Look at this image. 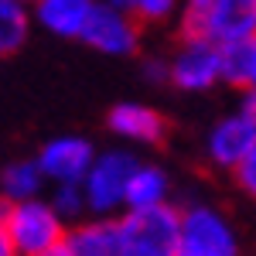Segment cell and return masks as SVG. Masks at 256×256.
Masks as SVG:
<instances>
[{"label": "cell", "mask_w": 256, "mask_h": 256, "mask_svg": "<svg viewBox=\"0 0 256 256\" xmlns=\"http://www.w3.org/2000/svg\"><path fill=\"white\" fill-rule=\"evenodd\" d=\"M0 222L14 242V253L20 256H58V246L68 232L58 208L52 202H41L38 195L7 202Z\"/></svg>", "instance_id": "1"}, {"label": "cell", "mask_w": 256, "mask_h": 256, "mask_svg": "<svg viewBox=\"0 0 256 256\" xmlns=\"http://www.w3.org/2000/svg\"><path fill=\"white\" fill-rule=\"evenodd\" d=\"M144 76L150 82H171V65L164 58H147L144 62Z\"/></svg>", "instance_id": "19"}, {"label": "cell", "mask_w": 256, "mask_h": 256, "mask_svg": "<svg viewBox=\"0 0 256 256\" xmlns=\"http://www.w3.org/2000/svg\"><path fill=\"white\" fill-rule=\"evenodd\" d=\"M0 256H14V242H10V236H7L4 222H0Z\"/></svg>", "instance_id": "22"}, {"label": "cell", "mask_w": 256, "mask_h": 256, "mask_svg": "<svg viewBox=\"0 0 256 256\" xmlns=\"http://www.w3.org/2000/svg\"><path fill=\"white\" fill-rule=\"evenodd\" d=\"M31 4L28 0H0V58L14 55L31 34Z\"/></svg>", "instance_id": "15"}, {"label": "cell", "mask_w": 256, "mask_h": 256, "mask_svg": "<svg viewBox=\"0 0 256 256\" xmlns=\"http://www.w3.org/2000/svg\"><path fill=\"white\" fill-rule=\"evenodd\" d=\"M58 256H120V226L113 216L72 226L58 246Z\"/></svg>", "instance_id": "11"}, {"label": "cell", "mask_w": 256, "mask_h": 256, "mask_svg": "<svg viewBox=\"0 0 256 256\" xmlns=\"http://www.w3.org/2000/svg\"><path fill=\"white\" fill-rule=\"evenodd\" d=\"M52 205L58 208V216L65 218V222H79L82 216H89V205H86V192H82V181L55 184Z\"/></svg>", "instance_id": "16"}, {"label": "cell", "mask_w": 256, "mask_h": 256, "mask_svg": "<svg viewBox=\"0 0 256 256\" xmlns=\"http://www.w3.org/2000/svg\"><path fill=\"white\" fill-rule=\"evenodd\" d=\"M232 181H236V188L242 195H250L256 202V144L250 147V154L239 160V168L232 171Z\"/></svg>", "instance_id": "18"}, {"label": "cell", "mask_w": 256, "mask_h": 256, "mask_svg": "<svg viewBox=\"0 0 256 256\" xmlns=\"http://www.w3.org/2000/svg\"><path fill=\"white\" fill-rule=\"evenodd\" d=\"M38 160L44 168V174H48V181L68 184V181H82L89 174V168L96 160V150H92V144L86 137H55L41 147Z\"/></svg>", "instance_id": "9"}, {"label": "cell", "mask_w": 256, "mask_h": 256, "mask_svg": "<svg viewBox=\"0 0 256 256\" xmlns=\"http://www.w3.org/2000/svg\"><path fill=\"white\" fill-rule=\"evenodd\" d=\"M256 144V123L250 120L246 110H239L232 116H222L208 130V137H205V154L208 160L216 164L218 171H236L239 160L250 154V147Z\"/></svg>", "instance_id": "8"}, {"label": "cell", "mask_w": 256, "mask_h": 256, "mask_svg": "<svg viewBox=\"0 0 256 256\" xmlns=\"http://www.w3.org/2000/svg\"><path fill=\"white\" fill-rule=\"evenodd\" d=\"M181 4L184 0H134L130 10H134V18L140 24H164V20H171L178 14Z\"/></svg>", "instance_id": "17"}, {"label": "cell", "mask_w": 256, "mask_h": 256, "mask_svg": "<svg viewBox=\"0 0 256 256\" xmlns=\"http://www.w3.org/2000/svg\"><path fill=\"white\" fill-rule=\"evenodd\" d=\"M239 239L229 218L212 205L181 208V250L178 256H236Z\"/></svg>", "instance_id": "4"}, {"label": "cell", "mask_w": 256, "mask_h": 256, "mask_svg": "<svg viewBox=\"0 0 256 256\" xmlns=\"http://www.w3.org/2000/svg\"><path fill=\"white\" fill-rule=\"evenodd\" d=\"M79 41H86L102 55H134L140 44V20L134 18V10L113 0H99Z\"/></svg>", "instance_id": "6"}, {"label": "cell", "mask_w": 256, "mask_h": 256, "mask_svg": "<svg viewBox=\"0 0 256 256\" xmlns=\"http://www.w3.org/2000/svg\"><path fill=\"white\" fill-rule=\"evenodd\" d=\"M48 181L41 160H14L0 171V198L4 202H20V198L41 195V184Z\"/></svg>", "instance_id": "14"}, {"label": "cell", "mask_w": 256, "mask_h": 256, "mask_svg": "<svg viewBox=\"0 0 256 256\" xmlns=\"http://www.w3.org/2000/svg\"><path fill=\"white\" fill-rule=\"evenodd\" d=\"M99 0H31V14L41 31L55 38H82Z\"/></svg>", "instance_id": "12"}, {"label": "cell", "mask_w": 256, "mask_h": 256, "mask_svg": "<svg viewBox=\"0 0 256 256\" xmlns=\"http://www.w3.org/2000/svg\"><path fill=\"white\" fill-rule=\"evenodd\" d=\"M28 4H31V0H28Z\"/></svg>", "instance_id": "24"}, {"label": "cell", "mask_w": 256, "mask_h": 256, "mask_svg": "<svg viewBox=\"0 0 256 256\" xmlns=\"http://www.w3.org/2000/svg\"><path fill=\"white\" fill-rule=\"evenodd\" d=\"M208 4H212V0H184V4H181V24L195 20L198 14H202V10L208 7Z\"/></svg>", "instance_id": "20"}, {"label": "cell", "mask_w": 256, "mask_h": 256, "mask_svg": "<svg viewBox=\"0 0 256 256\" xmlns=\"http://www.w3.org/2000/svg\"><path fill=\"white\" fill-rule=\"evenodd\" d=\"M242 110L250 113V120L256 123V86L253 89H246V99H242Z\"/></svg>", "instance_id": "21"}, {"label": "cell", "mask_w": 256, "mask_h": 256, "mask_svg": "<svg viewBox=\"0 0 256 256\" xmlns=\"http://www.w3.org/2000/svg\"><path fill=\"white\" fill-rule=\"evenodd\" d=\"M171 181L158 164H140L134 168V174L126 181V208H147V205H160L168 202Z\"/></svg>", "instance_id": "13"}, {"label": "cell", "mask_w": 256, "mask_h": 256, "mask_svg": "<svg viewBox=\"0 0 256 256\" xmlns=\"http://www.w3.org/2000/svg\"><path fill=\"white\" fill-rule=\"evenodd\" d=\"M110 130L123 140H134V144H164L168 137V120L164 113H158L154 106H144V102H120L110 110Z\"/></svg>", "instance_id": "10"}, {"label": "cell", "mask_w": 256, "mask_h": 256, "mask_svg": "<svg viewBox=\"0 0 256 256\" xmlns=\"http://www.w3.org/2000/svg\"><path fill=\"white\" fill-rule=\"evenodd\" d=\"M137 168V158L126 150H106L96 154L89 174L82 178V192L89 216H116L120 208H126V181Z\"/></svg>", "instance_id": "3"}, {"label": "cell", "mask_w": 256, "mask_h": 256, "mask_svg": "<svg viewBox=\"0 0 256 256\" xmlns=\"http://www.w3.org/2000/svg\"><path fill=\"white\" fill-rule=\"evenodd\" d=\"M168 65H171V86L184 92H205L222 82V44L205 34H184Z\"/></svg>", "instance_id": "5"}, {"label": "cell", "mask_w": 256, "mask_h": 256, "mask_svg": "<svg viewBox=\"0 0 256 256\" xmlns=\"http://www.w3.org/2000/svg\"><path fill=\"white\" fill-rule=\"evenodd\" d=\"M4 205H7V202H4V198H0V218H4Z\"/></svg>", "instance_id": "23"}, {"label": "cell", "mask_w": 256, "mask_h": 256, "mask_svg": "<svg viewBox=\"0 0 256 256\" xmlns=\"http://www.w3.org/2000/svg\"><path fill=\"white\" fill-rule=\"evenodd\" d=\"M184 34H205V38L229 44L239 38L256 34V0H212L195 20L181 24Z\"/></svg>", "instance_id": "7"}, {"label": "cell", "mask_w": 256, "mask_h": 256, "mask_svg": "<svg viewBox=\"0 0 256 256\" xmlns=\"http://www.w3.org/2000/svg\"><path fill=\"white\" fill-rule=\"evenodd\" d=\"M120 256H178L181 250V212L168 202L147 208H123Z\"/></svg>", "instance_id": "2"}]
</instances>
